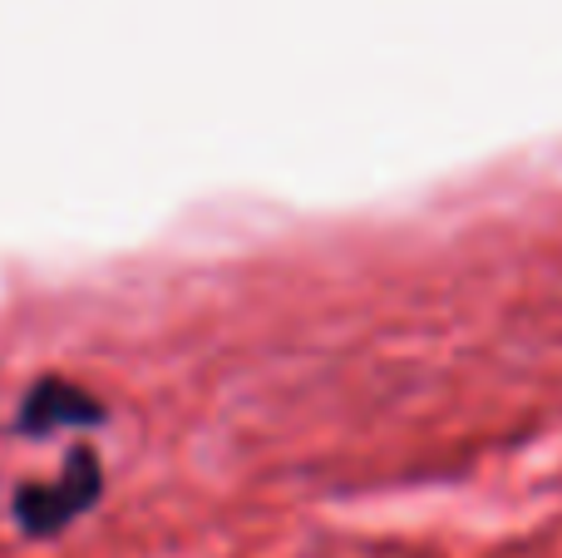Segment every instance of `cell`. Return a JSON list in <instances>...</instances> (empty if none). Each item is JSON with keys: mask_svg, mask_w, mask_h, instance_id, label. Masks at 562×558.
<instances>
[{"mask_svg": "<svg viewBox=\"0 0 562 558\" xmlns=\"http://www.w3.org/2000/svg\"><path fill=\"white\" fill-rule=\"evenodd\" d=\"M104 494V465L94 450H69V460L59 465L49 480L20 484L10 500V520L25 539H55L65 534L79 514H89Z\"/></svg>", "mask_w": 562, "mask_h": 558, "instance_id": "6da1fadb", "label": "cell"}, {"mask_svg": "<svg viewBox=\"0 0 562 558\" xmlns=\"http://www.w3.org/2000/svg\"><path fill=\"white\" fill-rule=\"evenodd\" d=\"M104 421V405L99 395H89L85 386L65 381V376H45L25 391L20 401V431L25 435H55V431H79V425Z\"/></svg>", "mask_w": 562, "mask_h": 558, "instance_id": "7a4b0ae2", "label": "cell"}]
</instances>
